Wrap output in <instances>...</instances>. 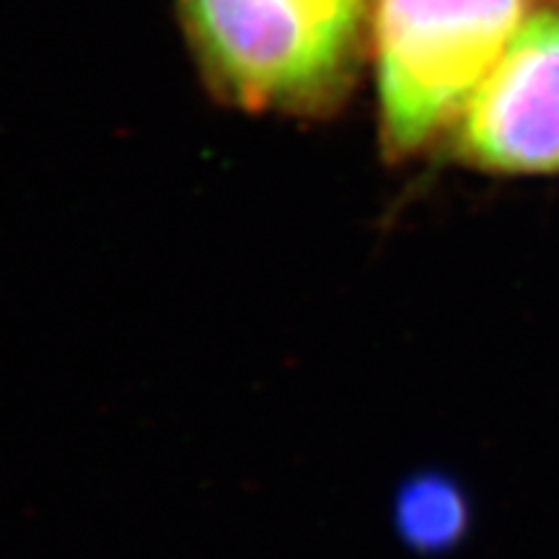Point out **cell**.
Returning <instances> with one entry per match:
<instances>
[{
	"label": "cell",
	"mask_w": 559,
	"mask_h": 559,
	"mask_svg": "<svg viewBox=\"0 0 559 559\" xmlns=\"http://www.w3.org/2000/svg\"><path fill=\"white\" fill-rule=\"evenodd\" d=\"M210 86L247 111L332 109L358 73L376 0H179Z\"/></svg>",
	"instance_id": "1"
},
{
	"label": "cell",
	"mask_w": 559,
	"mask_h": 559,
	"mask_svg": "<svg viewBox=\"0 0 559 559\" xmlns=\"http://www.w3.org/2000/svg\"><path fill=\"white\" fill-rule=\"evenodd\" d=\"M528 0H376L381 143L402 160L449 132L526 21Z\"/></svg>",
	"instance_id": "2"
},
{
	"label": "cell",
	"mask_w": 559,
	"mask_h": 559,
	"mask_svg": "<svg viewBox=\"0 0 559 559\" xmlns=\"http://www.w3.org/2000/svg\"><path fill=\"white\" fill-rule=\"evenodd\" d=\"M449 132L474 169L559 174V9L526 16Z\"/></svg>",
	"instance_id": "3"
},
{
	"label": "cell",
	"mask_w": 559,
	"mask_h": 559,
	"mask_svg": "<svg viewBox=\"0 0 559 559\" xmlns=\"http://www.w3.org/2000/svg\"><path fill=\"white\" fill-rule=\"evenodd\" d=\"M404 536L415 547L438 549L453 542L464 523V506L456 489L440 479H417L404 489L396 508Z\"/></svg>",
	"instance_id": "4"
}]
</instances>
